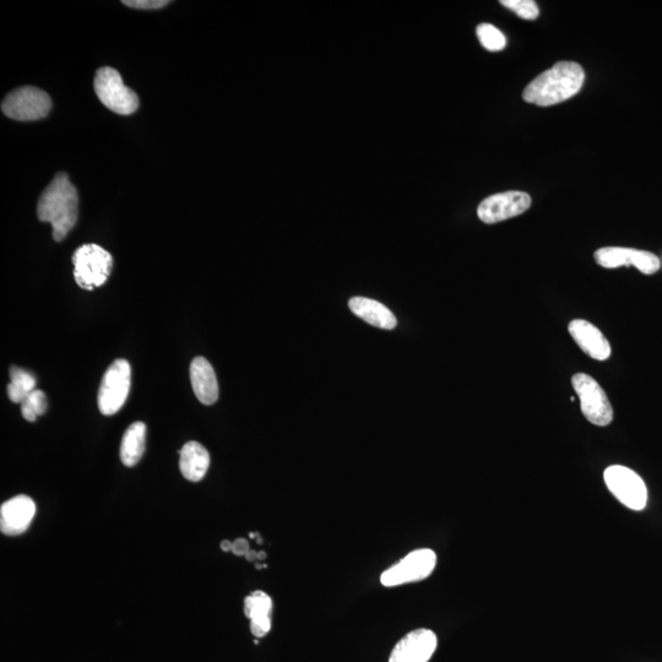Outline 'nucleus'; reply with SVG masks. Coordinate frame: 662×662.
Returning a JSON list of instances; mask_svg holds the SVG:
<instances>
[{
	"instance_id": "1",
	"label": "nucleus",
	"mask_w": 662,
	"mask_h": 662,
	"mask_svg": "<svg viewBox=\"0 0 662 662\" xmlns=\"http://www.w3.org/2000/svg\"><path fill=\"white\" fill-rule=\"evenodd\" d=\"M79 198L77 188L65 172H59L50 186L43 191L37 205V215L42 222H50L54 241L61 242L77 225Z\"/></svg>"
},
{
	"instance_id": "2",
	"label": "nucleus",
	"mask_w": 662,
	"mask_h": 662,
	"mask_svg": "<svg viewBox=\"0 0 662 662\" xmlns=\"http://www.w3.org/2000/svg\"><path fill=\"white\" fill-rule=\"evenodd\" d=\"M584 80V70L578 63H556L526 86L523 99L541 107L557 105L577 95Z\"/></svg>"
},
{
	"instance_id": "3",
	"label": "nucleus",
	"mask_w": 662,
	"mask_h": 662,
	"mask_svg": "<svg viewBox=\"0 0 662 662\" xmlns=\"http://www.w3.org/2000/svg\"><path fill=\"white\" fill-rule=\"evenodd\" d=\"M74 278L81 289L92 291L106 284L113 269L110 253L97 244H84L73 254Z\"/></svg>"
},
{
	"instance_id": "4",
	"label": "nucleus",
	"mask_w": 662,
	"mask_h": 662,
	"mask_svg": "<svg viewBox=\"0 0 662 662\" xmlns=\"http://www.w3.org/2000/svg\"><path fill=\"white\" fill-rule=\"evenodd\" d=\"M94 88L97 97L108 110L122 116L137 112L139 97L124 85L121 74L116 69L103 67L97 70Z\"/></svg>"
},
{
	"instance_id": "5",
	"label": "nucleus",
	"mask_w": 662,
	"mask_h": 662,
	"mask_svg": "<svg viewBox=\"0 0 662 662\" xmlns=\"http://www.w3.org/2000/svg\"><path fill=\"white\" fill-rule=\"evenodd\" d=\"M572 385L585 419L596 426H609L613 420V409L601 385L585 373L574 374Z\"/></svg>"
},
{
	"instance_id": "6",
	"label": "nucleus",
	"mask_w": 662,
	"mask_h": 662,
	"mask_svg": "<svg viewBox=\"0 0 662 662\" xmlns=\"http://www.w3.org/2000/svg\"><path fill=\"white\" fill-rule=\"evenodd\" d=\"M132 384V370L127 360L112 363L102 378L99 390V409L102 415L112 416L126 404Z\"/></svg>"
},
{
	"instance_id": "7",
	"label": "nucleus",
	"mask_w": 662,
	"mask_h": 662,
	"mask_svg": "<svg viewBox=\"0 0 662 662\" xmlns=\"http://www.w3.org/2000/svg\"><path fill=\"white\" fill-rule=\"evenodd\" d=\"M51 110V97L35 86L16 89L2 102L4 115L20 122L39 121L47 117Z\"/></svg>"
},
{
	"instance_id": "8",
	"label": "nucleus",
	"mask_w": 662,
	"mask_h": 662,
	"mask_svg": "<svg viewBox=\"0 0 662 662\" xmlns=\"http://www.w3.org/2000/svg\"><path fill=\"white\" fill-rule=\"evenodd\" d=\"M607 488L624 507L643 510L648 504V488L637 472L622 465H612L605 470Z\"/></svg>"
},
{
	"instance_id": "9",
	"label": "nucleus",
	"mask_w": 662,
	"mask_h": 662,
	"mask_svg": "<svg viewBox=\"0 0 662 662\" xmlns=\"http://www.w3.org/2000/svg\"><path fill=\"white\" fill-rule=\"evenodd\" d=\"M436 566V552L430 548H420L388 568L382 574L381 583L387 588H394V586L421 582L430 577Z\"/></svg>"
},
{
	"instance_id": "10",
	"label": "nucleus",
	"mask_w": 662,
	"mask_h": 662,
	"mask_svg": "<svg viewBox=\"0 0 662 662\" xmlns=\"http://www.w3.org/2000/svg\"><path fill=\"white\" fill-rule=\"evenodd\" d=\"M531 206V197L524 192H504L491 195L477 209V215L485 224L513 219L525 213Z\"/></svg>"
},
{
	"instance_id": "11",
	"label": "nucleus",
	"mask_w": 662,
	"mask_h": 662,
	"mask_svg": "<svg viewBox=\"0 0 662 662\" xmlns=\"http://www.w3.org/2000/svg\"><path fill=\"white\" fill-rule=\"evenodd\" d=\"M595 260L602 268L606 269L631 267L632 265L645 275L658 273L661 267L660 259L655 254L632 248H601L596 251Z\"/></svg>"
},
{
	"instance_id": "12",
	"label": "nucleus",
	"mask_w": 662,
	"mask_h": 662,
	"mask_svg": "<svg viewBox=\"0 0 662 662\" xmlns=\"http://www.w3.org/2000/svg\"><path fill=\"white\" fill-rule=\"evenodd\" d=\"M438 639L430 629L420 628L400 640L390 654L389 662H428L436 651Z\"/></svg>"
},
{
	"instance_id": "13",
	"label": "nucleus",
	"mask_w": 662,
	"mask_h": 662,
	"mask_svg": "<svg viewBox=\"0 0 662 662\" xmlns=\"http://www.w3.org/2000/svg\"><path fill=\"white\" fill-rule=\"evenodd\" d=\"M36 504L30 497L16 496L0 508V531L7 536L24 534L34 520Z\"/></svg>"
},
{
	"instance_id": "14",
	"label": "nucleus",
	"mask_w": 662,
	"mask_h": 662,
	"mask_svg": "<svg viewBox=\"0 0 662 662\" xmlns=\"http://www.w3.org/2000/svg\"><path fill=\"white\" fill-rule=\"evenodd\" d=\"M575 344L585 352L586 355L598 361L609 360L611 356V345L605 335L595 327L594 324L584 319H574L568 327Z\"/></svg>"
},
{
	"instance_id": "15",
	"label": "nucleus",
	"mask_w": 662,
	"mask_h": 662,
	"mask_svg": "<svg viewBox=\"0 0 662 662\" xmlns=\"http://www.w3.org/2000/svg\"><path fill=\"white\" fill-rule=\"evenodd\" d=\"M191 382L200 403L213 405L219 399V384L213 366L204 357L194 358L191 365Z\"/></svg>"
},
{
	"instance_id": "16",
	"label": "nucleus",
	"mask_w": 662,
	"mask_h": 662,
	"mask_svg": "<svg viewBox=\"0 0 662 662\" xmlns=\"http://www.w3.org/2000/svg\"><path fill=\"white\" fill-rule=\"evenodd\" d=\"M271 612H273V600L264 591H254L244 600V615L251 621V632L254 637L263 638L270 632Z\"/></svg>"
},
{
	"instance_id": "17",
	"label": "nucleus",
	"mask_w": 662,
	"mask_h": 662,
	"mask_svg": "<svg viewBox=\"0 0 662 662\" xmlns=\"http://www.w3.org/2000/svg\"><path fill=\"white\" fill-rule=\"evenodd\" d=\"M349 307L352 313L356 314L358 318L365 320L366 323L373 325V327L392 330L398 324L392 311L370 298L354 297L349 301Z\"/></svg>"
},
{
	"instance_id": "18",
	"label": "nucleus",
	"mask_w": 662,
	"mask_h": 662,
	"mask_svg": "<svg viewBox=\"0 0 662 662\" xmlns=\"http://www.w3.org/2000/svg\"><path fill=\"white\" fill-rule=\"evenodd\" d=\"M179 469L186 480L192 482L202 481L209 470L210 454L202 444L188 442L179 452Z\"/></svg>"
},
{
	"instance_id": "19",
	"label": "nucleus",
	"mask_w": 662,
	"mask_h": 662,
	"mask_svg": "<svg viewBox=\"0 0 662 662\" xmlns=\"http://www.w3.org/2000/svg\"><path fill=\"white\" fill-rule=\"evenodd\" d=\"M146 426L143 422H135L128 428L122 438L121 460L128 468H133L145 452Z\"/></svg>"
},
{
	"instance_id": "20",
	"label": "nucleus",
	"mask_w": 662,
	"mask_h": 662,
	"mask_svg": "<svg viewBox=\"0 0 662 662\" xmlns=\"http://www.w3.org/2000/svg\"><path fill=\"white\" fill-rule=\"evenodd\" d=\"M10 379L12 382L8 385V395L13 403L23 404L27 396L36 390L35 377L21 368L13 367L10 370Z\"/></svg>"
},
{
	"instance_id": "21",
	"label": "nucleus",
	"mask_w": 662,
	"mask_h": 662,
	"mask_svg": "<svg viewBox=\"0 0 662 662\" xmlns=\"http://www.w3.org/2000/svg\"><path fill=\"white\" fill-rule=\"evenodd\" d=\"M477 37L481 42V45L490 52H499L504 50V47L507 46L506 36L502 34L497 27L491 24H481L477 26Z\"/></svg>"
},
{
	"instance_id": "22",
	"label": "nucleus",
	"mask_w": 662,
	"mask_h": 662,
	"mask_svg": "<svg viewBox=\"0 0 662 662\" xmlns=\"http://www.w3.org/2000/svg\"><path fill=\"white\" fill-rule=\"evenodd\" d=\"M47 409V400L45 393L41 390H35L21 404V414L29 422H35L37 417L45 414Z\"/></svg>"
},
{
	"instance_id": "23",
	"label": "nucleus",
	"mask_w": 662,
	"mask_h": 662,
	"mask_svg": "<svg viewBox=\"0 0 662 662\" xmlns=\"http://www.w3.org/2000/svg\"><path fill=\"white\" fill-rule=\"evenodd\" d=\"M501 4L525 20L539 18L540 10L534 0H502Z\"/></svg>"
},
{
	"instance_id": "24",
	"label": "nucleus",
	"mask_w": 662,
	"mask_h": 662,
	"mask_svg": "<svg viewBox=\"0 0 662 662\" xmlns=\"http://www.w3.org/2000/svg\"><path fill=\"white\" fill-rule=\"evenodd\" d=\"M123 4L133 9L155 10L166 7L170 2L168 0H124Z\"/></svg>"
},
{
	"instance_id": "25",
	"label": "nucleus",
	"mask_w": 662,
	"mask_h": 662,
	"mask_svg": "<svg viewBox=\"0 0 662 662\" xmlns=\"http://www.w3.org/2000/svg\"><path fill=\"white\" fill-rule=\"evenodd\" d=\"M249 550L251 548H249V542L246 539H237L232 544L231 552L236 556H246Z\"/></svg>"
},
{
	"instance_id": "26",
	"label": "nucleus",
	"mask_w": 662,
	"mask_h": 662,
	"mask_svg": "<svg viewBox=\"0 0 662 662\" xmlns=\"http://www.w3.org/2000/svg\"><path fill=\"white\" fill-rule=\"evenodd\" d=\"M232 544H233V542H231L229 540L222 541L221 545H220L221 550L224 551V552L232 551Z\"/></svg>"
},
{
	"instance_id": "27",
	"label": "nucleus",
	"mask_w": 662,
	"mask_h": 662,
	"mask_svg": "<svg viewBox=\"0 0 662 662\" xmlns=\"http://www.w3.org/2000/svg\"><path fill=\"white\" fill-rule=\"evenodd\" d=\"M246 558H247L248 562L259 561L258 560V552H255L253 550H249V552L246 555Z\"/></svg>"
},
{
	"instance_id": "28",
	"label": "nucleus",
	"mask_w": 662,
	"mask_h": 662,
	"mask_svg": "<svg viewBox=\"0 0 662 662\" xmlns=\"http://www.w3.org/2000/svg\"><path fill=\"white\" fill-rule=\"evenodd\" d=\"M265 558H267V553H265L264 551L258 552V560L259 561H263V560H265Z\"/></svg>"
}]
</instances>
